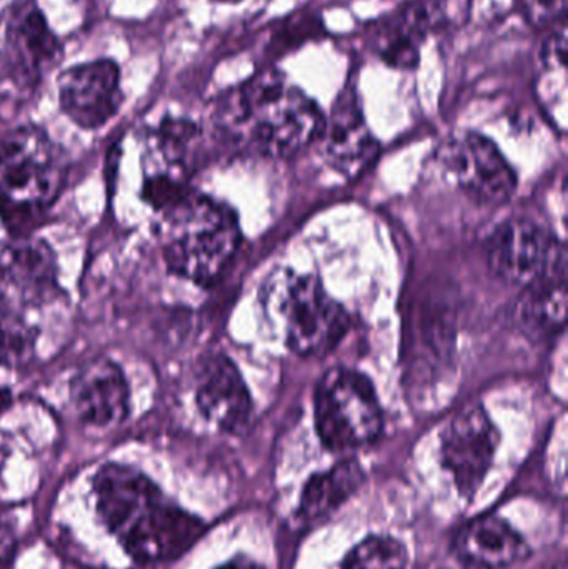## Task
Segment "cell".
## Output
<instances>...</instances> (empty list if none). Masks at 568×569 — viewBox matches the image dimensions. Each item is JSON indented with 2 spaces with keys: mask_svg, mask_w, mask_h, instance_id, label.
I'll list each match as a JSON object with an SVG mask.
<instances>
[{
  "mask_svg": "<svg viewBox=\"0 0 568 569\" xmlns=\"http://www.w3.org/2000/svg\"><path fill=\"white\" fill-rule=\"evenodd\" d=\"M100 520L140 563L173 560L193 547L206 527L163 497L146 475L127 465L107 463L93 478Z\"/></svg>",
  "mask_w": 568,
  "mask_h": 569,
  "instance_id": "6da1fadb",
  "label": "cell"
},
{
  "mask_svg": "<svg viewBox=\"0 0 568 569\" xmlns=\"http://www.w3.org/2000/svg\"><path fill=\"white\" fill-rule=\"evenodd\" d=\"M322 110L279 70H263L227 92L217 129L236 146L262 157H290L319 140Z\"/></svg>",
  "mask_w": 568,
  "mask_h": 569,
  "instance_id": "7a4b0ae2",
  "label": "cell"
},
{
  "mask_svg": "<svg viewBox=\"0 0 568 569\" xmlns=\"http://www.w3.org/2000/svg\"><path fill=\"white\" fill-rule=\"evenodd\" d=\"M263 320L273 337L302 357L329 353L349 330V315L317 277L273 270L260 290Z\"/></svg>",
  "mask_w": 568,
  "mask_h": 569,
  "instance_id": "3957f363",
  "label": "cell"
},
{
  "mask_svg": "<svg viewBox=\"0 0 568 569\" xmlns=\"http://www.w3.org/2000/svg\"><path fill=\"white\" fill-rule=\"evenodd\" d=\"M162 217L163 259L170 272L203 287L217 282L240 246L233 210L192 190Z\"/></svg>",
  "mask_w": 568,
  "mask_h": 569,
  "instance_id": "277c9868",
  "label": "cell"
},
{
  "mask_svg": "<svg viewBox=\"0 0 568 569\" xmlns=\"http://www.w3.org/2000/svg\"><path fill=\"white\" fill-rule=\"evenodd\" d=\"M67 177L62 150L36 126L0 133V213L7 223L26 226L59 197Z\"/></svg>",
  "mask_w": 568,
  "mask_h": 569,
  "instance_id": "5b68a950",
  "label": "cell"
},
{
  "mask_svg": "<svg viewBox=\"0 0 568 569\" xmlns=\"http://www.w3.org/2000/svg\"><path fill=\"white\" fill-rule=\"evenodd\" d=\"M316 427L332 451L369 445L382 430V410L366 375L333 368L320 380L316 393Z\"/></svg>",
  "mask_w": 568,
  "mask_h": 569,
  "instance_id": "8992f818",
  "label": "cell"
},
{
  "mask_svg": "<svg viewBox=\"0 0 568 569\" xmlns=\"http://www.w3.org/2000/svg\"><path fill=\"white\" fill-rule=\"evenodd\" d=\"M487 260L500 279L527 287L552 267L567 262V253L564 246L532 220L514 219L497 227L490 236Z\"/></svg>",
  "mask_w": 568,
  "mask_h": 569,
  "instance_id": "52a82bcc",
  "label": "cell"
},
{
  "mask_svg": "<svg viewBox=\"0 0 568 569\" xmlns=\"http://www.w3.org/2000/svg\"><path fill=\"white\" fill-rule=\"evenodd\" d=\"M499 443V431L482 408H467L450 421L442 435V461L462 497L477 493Z\"/></svg>",
  "mask_w": 568,
  "mask_h": 569,
  "instance_id": "ba28073f",
  "label": "cell"
},
{
  "mask_svg": "<svg viewBox=\"0 0 568 569\" xmlns=\"http://www.w3.org/2000/svg\"><path fill=\"white\" fill-rule=\"evenodd\" d=\"M122 100L120 69L113 60L80 63L59 77L60 109L82 129L106 126L119 112Z\"/></svg>",
  "mask_w": 568,
  "mask_h": 569,
  "instance_id": "9c48e42d",
  "label": "cell"
},
{
  "mask_svg": "<svg viewBox=\"0 0 568 569\" xmlns=\"http://www.w3.org/2000/svg\"><path fill=\"white\" fill-rule=\"evenodd\" d=\"M449 163L464 192L480 203L506 202L516 192L517 179L496 143L469 132L450 146Z\"/></svg>",
  "mask_w": 568,
  "mask_h": 569,
  "instance_id": "30bf717a",
  "label": "cell"
},
{
  "mask_svg": "<svg viewBox=\"0 0 568 569\" xmlns=\"http://www.w3.org/2000/svg\"><path fill=\"white\" fill-rule=\"evenodd\" d=\"M196 400L200 413L227 433L249 427L252 400L242 375L222 353L203 357L196 370Z\"/></svg>",
  "mask_w": 568,
  "mask_h": 569,
  "instance_id": "8fae6325",
  "label": "cell"
},
{
  "mask_svg": "<svg viewBox=\"0 0 568 569\" xmlns=\"http://www.w3.org/2000/svg\"><path fill=\"white\" fill-rule=\"evenodd\" d=\"M70 401L83 423L110 427L126 420L130 408V390L126 375L116 361L93 358L73 375Z\"/></svg>",
  "mask_w": 568,
  "mask_h": 569,
  "instance_id": "7c38bea8",
  "label": "cell"
},
{
  "mask_svg": "<svg viewBox=\"0 0 568 569\" xmlns=\"http://www.w3.org/2000/svg\"><path fill=\"white\" fill-rule=\"evenodd\" d=\"M6 52L10 70L26 86L39 82L59 62L62 47L36 3H23L13 12Z\"/></svg>",
  "mask_w": 568,
  "mask_h": 569,
  "instance_id": "4fadbf2b",
  "label": "cell"
},
{
  "mask_svg": "<svg viewBox=\"0 0 568 569\" xmlns=\"http://www.w3.org/2000/svg\"><path fill=\"white\" fill-rule=\"evenodd\" d=\"M319 140L327 159L340 172L357 173L370 162L377 150L376 140L366 126L356 92L346 90L339 97Z\"/></svg>",
  "mask_w": 568,
  "mask_h": 569,
  "instance_id": "5bb4252c",
  "label": "cell"
},
{
  "mask_svg": "<svg viewBox=\"0 0 568 569\" xmlns=\"http://www.w3.org/2000/svg\"><path fill=\"white\" fill-rule=\"evenodd\" d=\"M454 553L466 567L500 569L524 560L529 547L504 518L487 515L460 528Z\"/></svg>",
  "mask_w": 568,
  "mask_h": 569,
  "instance_id": "9a60e30c",
  "label": "cell"
},
{
  "mask_svg": "<svg viewBox=\"0 0 568 569\" xmlns=\"http://www.w3.org/2000/svg\"><path fill=\"white\" fill-rule=\"evenodd\" d=\"M33 300L7 270L0 272V367L26 363L32 355L37 328L27 310Z\"/></svg>",
  "mask_w": 568,
  "mask_h": 569,
  "instance_id": "2e32d148",
  "label": "cell"
},
{
  "mask_svg": "<svg viewBox=\"0 0 568 569\" xmlns=\"http://www.w3.org/2000/svg\"><path fill=\"white\" fill-rule=\"evenodd\" d=\"M567 262L552 267L536 282L527 284L519 307V318L529 331L554 333L566 323Z\"/></svg>",
  "mask_w": 568,
  "mask_h": 569,
  "instance_id": "e0dca14e",
  "label": "cell"
},
{
  "mask_svg": "<svg viewBox=\"0 0 568 569\" xmlns=\"http://www.w3.org/2000/svg\"><path fill=\"white\" fill-rule=\"evenodd\" d=\"M363 483V471L356 460L337 463L307 481L300 500V511L309 520L323 517L346 503Z\"/></svg>",
  "mask_w": 568,
  "mask_h": 569,
  "instance_id": "ac0fdd59",
  "label": "cell"
},
{
  "mask_svg": "<svg viewBox=\"0 0 568 569\" xmlns=\"http://www.w3.org/2000/svg\"><path fill=\"white\" fill-rule=\"evenodd\" d=\"M430 23L432 20H430V12H427L426 6L403 13L387 33V46L382 49L383 57L396 66L412 63V57L413 60L417 59V47L426 37Z\"/></svg>",
  "mask_w": 568,
  "mask_h": 569,
  "instance_id": "d6986e66",
  "label": "cell"
},
{
  "mask_svg": "<svg viewBox=\"0 0 568 569\" xmlns=\"http://www.w3.org/2000/svg\"><path fill=\"white\" fill-rule=\"evenodd\" d=\"M409 555L392 537L366 538L343 560L342 569H406Z\"/></svg>",
  "mask_w": 568,
  "mask_h": 569,
  "instance_id": "ffe728a7",
  "label": "cell"
},
{
  "mask_svg": "<svg viewBox=\"0 0 568 569\" xmlns=\"http://www.w3.org/2000/svg\"><path fill=\"white\" fill-rule=\"evenodd\" d=\"M532 26L539 29L566 22L567 0H524Z\"/></svg>",
  "mask_w": 568,
  "mask_h": 569,
  "instance_id": "44dd1931",
  "label": "cell"
},
{
  "mask_svg": "<svg viewBox=\"0 0 568 569\" xmlns=\"http://www.w3.org/2000/svg\"><path fill=\"white\" fill-rule=\"evenodd\" d=\"M217 569H263L256 561L249 560V558H236V560L229 561V563L222 565Z\"/></svg>",
  "mask_w": 568,
  "mask_h": 569,
  "instance_id": "7402d4cb",
  "label": "cell"
},
{
  "mask_svg": "<svg viewBox=\"0 0 568 569\" xmlns=\"http://www.w3.org/2000/svg\"><path fill=\"white\" fill-rule=\"evenodd\" d=\"M10 403H12V397H10L9 391L0 390V415L10 407Z\"/></svg>",
  "mask_w": 568,
  "mask_h": 569,
  "instance_id": "603a6c76",
  "label": "cell"
}]
</instances>
